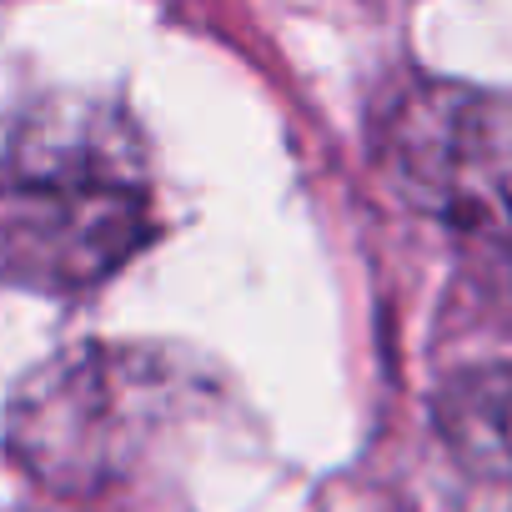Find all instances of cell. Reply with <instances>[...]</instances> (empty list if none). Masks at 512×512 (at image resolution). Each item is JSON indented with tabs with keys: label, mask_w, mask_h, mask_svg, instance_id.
<instances>
[{
	"label": "cell",
	"mask_w": 512,
	"mask_h": 512,
	"mask_svg": "<svg viewBox=\"0 0 512 512\" xmlns=\"http://www.w3.org/2000/svg\"><path fill=\"white\" fill-rule=\"evenodd\" d=\"M156 241L136 126L96 96H36L0 121V277L86 297Z\"/></svg>",
	"instance_id": "1"
},
{
	"label": "cell",
	"mask_w": 512,
	"mask_h": 512,
	"mask_svg": "<svg viewBox=\"0 0 512 512\" xmlns=\"http://www.w3.org/2000/svg\"><path fill=\"white\" fill-rule=\"evenodd\" d=\"M437 432L472 477L512 487V367L457 372L437 392Z\"/></svg>",
	"instance_id": "4"
},
{
	"label": "cell",
	"mask_w": 512,
	"mask_h": 512,
	"mask_svg": "<svg viewBox=\"0 0 512 512\" xmlns=\"http://www.w3.org/2000/svg\"><path fill=\"white\" fill-rule=\"evenodd\" d=\"M191 397L161 347L81 342L46 357L6 402L11 462L56 497L116 487Z\"/></svg>",
	"instance_id": "2"
},
{
	"label": "cell",
	"mask_w": 512,
	"mask_h": 512,
	"mask_svg": "<svg viewBox=\"0 0 512 512\" xmlns=\"http://www.w3.org/2000/svg\"><path fill=\"white\" fill-rule=\"evenodd\" d=\"M397 191L482 236H512V96L462 81H407L377 116Z\"/></svg>",
	"instance_id": "3"
}]
</instances>
